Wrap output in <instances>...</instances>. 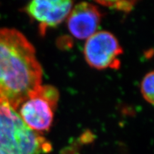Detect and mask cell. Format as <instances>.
<instances>
[{
    "label": "cell",
    "mask_w": 154,
    "mask_h": 154,
    "mask_svg": "<svg viewBox=\"0 0 154 154\" xmlns=\"http://www.w3.org/2000/svg\"><path fill=\"white\" fill-rule=\"evenodd\" d=\"M84 53L86 62L92 68L117 69L120 67L123 49L115 36L100 31L88 38Z\"/></svg>",
    "instance_id": "obj_4"
},
{
    "label": "cell",
    "mask_w": 154,
    "mask_h": 154,
    "mask_svg": "<svg viewBox=\"0 0 154 154\" xmlns=\"http://www.w3.org/2000/svg\"><path fill=\"white\" fill-rule=\"evenodd\" d=\"M98 3L106 7L117 9V10L128 12L131 11L134 7L136 2L134 1H110V2H98Z\"/></svg>",
    "instance_id": "obj_8"
},
{
    "label": "cell",
    "mask_w": 154,
    "mask_h": 154,
    "mask_svg": "<svg viewBox=\"0 0 154 154\" xmlns=\"http://www.w3.org/2000/svg\"><path fill=\"white\" fill-rule=\"evenodd\" d=\"M42 81V69L27 38L14 29H0V106L17 111Z\"/></svg>",
    "instance_id": "obj_1"
},
{
    "label": "cell",
    "mask_w": 154,
    "mask_h": 154,
    "mask_svg": "<svg viewBox=\"0 0 154 154\" xmlns=\"http://www.w3.org/2000/svg\"><path fill=\"white\" fill-rule=\"evenodd\" d=\"M101 14L95 5L88 2L78 4L69 13L67 25L70 33L79 39H85L96 33Z\"/></svg>",
    "instance_id": "obj_6"
},
{
    "label": "cell",
    "mask_w": 154,
    "mask_h": 154,
    "mask_svg": "<svg viewBox=\"0 0 154 154\" xmlns=\"http://www.w3.org/2000/svg\"><path fill=\"white\" fill-rule=\"evenodd\" d=\"M51 146L26 126L16 110L7 104L0 106V153L41 154Z\"/></svg>",
    "instance_id": "obj_2"
},
{
    "label": "cell",
    "mask_w": 154,
    "mask_h": 154,
    "mask_svg": "<svg viewBox=\"0 0 154 154\" xmlns=\"http://www.w3.org/2000/svg\"><path fill=\"white\" fill-rule=\"evenodd\" d=\"M140 91L146 101L154 106V71L148 73L143 77Z\"/></svg>",
    "instance_id": "obj_7"
},
{
    "label": "cell",
    "mask_w": 154,
    "mask_h": 154,
    "mask_svg": "<svg viewBox=\"0 0 154 154\" xmlns=\"http://www.w3.org/2000/svg\"><path fill=\"white\" fill-rule=\"evenodd\" d=\"M72 5L68 0H35L28 4L26 11L39 23L40 32L44 34L47 28L58 26L69 16Z\"/></svg>",
    "instance_id": "obj_5"
},
{
    "label": "cell",
    "mask_w": 154,
    "mask_h": 154,
    "mask_svg": "<svg viewBox=\"0 0 154 154\" xmlns=\"http://www.w3.org/2000/svg\"><path fill=\"white\" fill-rule=\"evenodd\" d=\"M58 100L57 88L41 85L19 107V116L34 131H48L52 124Z\"/></svg>",
    "instance_id": "obj_3"
},
{
    "label": "cell",
    "mask_w": 154,
    "mask_h": 154,
    "mask_svg": "<svg viewBox=\"0 0 154 154\" xmlns=\"http://www.w3.org/2000/svg\"><path fill=\"white\" fill-rule=\"evenodd\" d=\"M0 154H1V153H0Z\"/></svg>",
    "instance_id": "obj_9"
}]
</instances>
